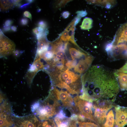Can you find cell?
Instances as JSON below:
<instances>
[{
  "mask_svg": "<svg viewBox=\"0 0 127 127\" xmlns=\"http://www.w3.org/2000/svg\"><path fill=\"white\" fill-rule=\"evenodd\" d=\"M82 99L93 103L113 102L119 87L114 72L101 65L91 66L81 77Z\"/></svg>",
  "mask_w": 127,
  "mask_h": 127,
  "instance_id": "6da1fadb",
  "label": "cell"
},
{
  "mask_svg": "<svg viewBox=\"0 0 127 127\" xmlns=\"http://www.w3.org/2000/svg\"><path fill=\"white\" fill-rule=\"evenodd\" d=\"M53 87L67 91L71 94L79 95L82 92L81 77L65 67L55 69L49 73Z\"/></svg>",
  "mask_w": 127,
  "mask_h": 127,
  "instance_id": "7a4b0ae2",
  "label": "cell"
},
{
  "mask_svg": "<svg viewBox=\"0 0 127 127\" xmlns=\"http://www.w3.org/2000/svg\"><path fill=\"white\" fill-rule=\"evenodd\" d=\"M63 108L50 91L43 100H39L31 106V110L39 120L42 121L55 117Z\"/></svg>",
  "mask_w": 127,
  "mask_h": 127,
  "instance_id": "3957f363",
  "label": "cell"
},
{
  "mask_svg": "<svg viewBox=\"0 0 127 127\" xmlns=\"http://www.w3.org/2000/svg\"><path fill=\"white\" fill-rule=\"evenodd\" d=\"M75 113L81 118L95 123L94 116L93 103L81 98L79 95L73 98Z\"/></svg>",
  "mask_w": 127,
  "mask_h": 127,
  "instance_id": "277c9868",
  "label": "cell"
},
{
  "mask_svg": "<svg viewBox=\"0 0 127 127\" xmlns=\"http://www.w3.org/2000/svg\"><path fill=\"white\" fill-rule=\"evenodd\" d=\"M94 116L96 123L102 124L106 117V114L113 106V102L107 101L93 103Z\"/></svg>",
  "mask_w": 127,
  "mask_h": 127,
  "instance_id": "5b68a950",
  "label": "cell"
},
{
  "mask_svg": "<svg viewBox=\"0 0 127 127\" xmlns=\"http://www.w3.org/2000/svg\"><path fill=\"white\" fill-rule=\"evenodd\" d=\"M0 127H11L14 123L10 104L7 99L0 102Z\"/></svg>",
  "mask_w": 127,
  "mask_h": 127,
  "instance_id": "8992f818",
  "label": "cell"
},
{
  "mask_svg": "<svg viewBox=\"0 0 127 127\" xmlns=\"http://www.w3.org/2000/svg\"><path fill=\"white\" fill-rule=\"evenodd\" d=\"M50 91L59 101L63 108L70 110L74 106L73 98L67 91L59 90L56 87H53Z\"/></svg>",
  "mask_w": 127,
  "mask_h": 127,
  "instance_id": "52a82bcc",
  "label": "cell"
},
{
  "mask_svg": "<svg viewBox=\"0 0 127 127\" xmlns=\"http://www.w3.org/2000/svg\"><path fill=\"white\" fill-rule=\"evenodd\" d=\"M57 127H77V116L74 114L71 116H66L63 109H62L54 118Z\"/></svg>",
  "mask_w": 127,
  "mask_h": 127,
  "instance_id": "ba28073f",
  "label": "cell"
},
{
  "mask_svg": "<svg viewBox=\"0 0 127 127\" xmlns=\"http://www.w3.org/2000/svg\"><path fill=\"white\" fill-rule=\"evenodd\" d=\"M12 118L15 125L21 127H39L40 120L33 114L23 116L13 114Z\"/></svg>",
  "mask_w": 127,
  "mask_h": 127,
  "instance_id": "9c48e42d",
  "label": "cell"
},
{
  "mask_svg": "<svg viewBox=\"0 0 127 127\" xmlns=\"http://www.w3.org/2000/svg\"><path fill=\"white\" fill-rule=\"evenodd\" d=\"M2 33H0V55L3 57L14 52L15 46L12 41Z\"/></svg>",
  "mask_w": 127,
  "mask_h": 127,
  "instance_id": "30bf717a",
  "label": "cell"
},
{
  "mask_svg": "<svg viewBox=\"0 0 127 127\" xmlns=\"http://www.w3.org/2000/svg\"><path fill=\"white\" fill-rule=\"evenodd\" d=\"M115 117L113 127H124L127 124V107H115Z\"/></svg>",
  "mask_w": 127,
  "mask_h": 127,
  "instance_id": "8fae6325",
  "label": "cell"
},
{
  "mask_svg": "<svg viewBox=\"0 0 127 127\" xmlns=\"http://www.w3.org/2000/svg\"><path fill=\"white\" fill-rule=\"evenodd\" d=\"M94 58L88 54L82 58L74 68L75 72L80 74L84 73L90 67Z\"/></svg>",
  "mask_w": 127,
  "mask_h": 127,
  "instance_id": "7c38bea8",
  "label": "cell"
},
{
  "mask_svg": "<svg viewBox=\"0 0 127 127\" xmlns=\"http://www.w3.org/2000/svg\"><path fill=\"white\" fill-rule=\"evenodd\" d=\"M111 43L113 45L123 44L127 45V22L119 28Z\"/></svg>",
  "mask_w": 127,
  "mask_h": 127,
  "instance_id": "4fadbf2b",
  "label": "cell"
},
{
  "mask_svg": "<svg viewBox=\"0 0 127 127\" xmlns=\"http://www.w3.org/2000/svg\"><path fill=\"white\" fill-rule=\"evenodd\" d=\"M127 49V45L125 44H121L116 45L112 44L111 48L107 52L109 57L113 60H116Z\"/></svg>",
  "mask_w": 127,
  "mask_h": 127,
  "instance_id": "5bb4252c",
  "label": "cell"
},
{
  "mask_svg": "<svg viewBox=\"0 0 127 127\" xmlns=\"http://www.w3.org/2000/svg\"><path fill=\"white\" fill-rule=\"evenodd\" d=\"M114 74L120 89L122 91L127 90V73L116 71Z\"/></svg>",
  "mask_w": 127,
  "mask_h": 127,
  "instance_id": "9a60e30c",
  "label": "cell"
},
{
  "mask_svg": "<svg viewBox=\"0 0 127 127\" xmlns=\"http://www.w3.org/2000/svg\"><path fill=\"white\" fill-rule=\"evenodd\" d=\"M69 51L72 60L80 59L88 54L72 48H70Z\"/></svg>",
  "mask_w": 127,
  "mask_h": 127,
  "instance_id": "2e32d148",
  "label": "cell"
},
{
  "mask_svg": "<svg viewBox=\"0 0 127 127\" xmlns=\"http://www.w3.org/2000/svg\"><path fill=\"white\" fill-rule=\"evenodd\" d=\"M115 123L114 113L111 109L107 114L105 122L102 127H113Z\"/></svg>",
  "mask_w": 127,
  "mask_h": 127,
  "instance_id": "e0dca14e",
  "label": "cell"
},
{
  "mask_svg": "<svg viewBox=\"0 0 127 127\" xmlns=\"http://www.w3.org/2000/svg\"><path fill=\"white\" fill-rule=\"evenodd\" d=\"M93 21L90 18L86 17L84 18L80 26L81 29L87 30L91 28L92 26Z\"/></svg>",
  "mask_w": 127,
  "mask_h": 127,
  "instance_id": "ac0fdd59",
  "label": "cell"
},
{
  "mask_svg": "<svg viewBox=\"0 0 127 127\" xmlns=\"http://www.w3.org/2000/svg\"><path fill=\"white\" fill-rule=\"evenodd\" d=\"M85 119L83 120H78L77 127H99L98 126L91 121Z\"/></svg>",
  "mask_w": 127,
  "mask_h": 127,
  "instance_id": "d6986e66",
  "label": "cell"
},
{
  "mask_svg": "<svg viewBox=\"0 0 127 127\" xmlns=\"http://www.w3.org/2000/svg\"><path fill=\"white\" fill-rule=\"evenodd\" d=\"M39 127H57L52 118H49L40 122Z\"/></svg>",
  "mask_w": 127,
  "mask_h": 127,
  "instance_id": "ffe728a7",
  "label": "cell"
},
{
  "mask_svg": "<svg viewBox=\"0 0 127 127\" xmlns=\"http://www.w3.org/2000/svg\"><path fill=\"white\" fill-rule=\"evenodd\" d=\"M0 9L2 11H6L14 5L11 0H0Z\"/></svg>",
  "mask_w": 127,
  "mask_h": 127,
  "instance_id": "44dd1931",
  "label": "cell"
},
{
  "mask_svg": "<svg viewBox=\"0 0 127 127\" xmlns=\"http://www.w3.org/2000/svg\"><path fill=\"white\" fill-rule=\"evenodd\" d=\"M61 40L64 41H69L68 31L66 30L64 31L61 36Z\"/></svg>",
  "mask_w": 127,
  "mask_h": 127,
  "instance_id": "7402d4cb",
  "label": "cell"
},
{
  "mask_svg": "<svg viewBox=\"0 0 127 127\" xmlns=\"http://www.w3.org/2000/svg\"><path fill=\"white\" fill-rule=\"evenodd\" d=\"M44 29L41 27H36L32 30L33 32L36 35L40 34H44Z\"/></svg>",
  "mask_w": 127,
  "mask_h": 127,
  "instance_id": "603a6c76",
  "label": "cell"
},
{
  "mask_svg": "<svg viewBox=\"0 0 127 127\" xmlns=\"http://www.w3.org/2000/svg\"><path fill=\"white\" fill-rule=\"evenodd\" d=\"M77 17L81 18L84 17L87 15V13L86 11H77Z\"/></svg>",
  "mask_w": 127,
  "mask_h": 127,
  "instance_id": "cb8c5ba5",
  "label": "cell"
},
{
  "mask_svg": "<svg viewBox=\"0 0 127 127\" xmlns=\"http://www.w3.org/2000/svg\"><path fill=\"white\" fill-rule=\"evenodd\" d=\"M37 25L38 27H41L44 29L46 28L47 26L46 22L43 20H41L39 21Z\"/></svg>",
  "mask_w": 127,
  "mask_h": 127,
  "instance_id": "d4e9b609",
  "label": "cell"
},
{
  "mask_svg": "<svg viewBox=\"0 0 127 127\" xmlns=\"http://www.w3.org/2000/svg\"><path fill=\"white\" fill-rule=\"evenodd\" d=\"M117 71L124 73H127V62L122 67L117 70Z\"/></svg>",
  "mask_w": 127,
  "mask_h": 127,
  "instance_id": "484cf974",
  "label": "cell"
},
{
  "mask_svg": "<svg viewBox=\"0 0 127 127\" xmlns=\"http://www.w3.org/2000/svg\"><path fill=\"white\" fill-rule=\"evenodd\" d=\"M28 22V19L26 18H22L20 20V23L22 25H27Z\"/></svg>",
  "mask_w": 127,
  "mask_h": 127,
  "instance_id": "4316f807",
  "label": "cell"
},
{
  "mask_svg": "<svg viewBox=\"0 0 127 127\" xmlns=\"http://www.w3.org/2000/svg\"><path fill=\"white\" fill-rule=\"evenodd\" d=\"M24 17H27L29 18L31 20L32 19V17L31 13L28 11H24L23 14Z\"/></svg>",
  "mask_w": 127,
  "mask_h": 127,
  "instance_id": "83f0119b",
  "label": "cell"
},
{
  "mask_svg": "<svg viewBox=\"0 0 127 127\" xmlns=\"http://www.w3.org/2000/svg\"><path fill=\"white\" fill-rule=\"evenodd\" d=\"M13 23V21L9 19L7 20L5 22L4 26L8 27L10 26Z\"/></svg>",
  "mask_w": 127,
  "mask_h": 127,
  "instance_id": "f1b7e54d",
  "label": "cell"
},
{
  "mask_svg": "<svg viewBox=\"0 0 127 127\" xmlns=\"http://www.w3.org/2000/svg\"><path fill=\"white\" fill-rule=\"evenodd\" d=\"M70 14V13L68 11H65L62 13V16L64 18L66 19L68 18Z\"/></svg>",
  "mask_w": 127,
  "mask_h": 127,
  "instance_id": "f546056e",
  "label": "cell"
},
{
  "mask_svg": "<svg viewBox=\"0 0 127 127\" xmlns=\"http://www.w3.org/2000/svg\"><path fill=\"white\" fill-rule=\"evenodd\" d=\"M11 26L8 27L4 26L3 28V30L4 32H5L12 31L11 30Z\"/></svg>",
  "mask_w": 127,
  "mask_h": 127,
  "instance_id": "4dcf8cb0",
  "label": "cell"
},
{
  "mask_svg": "<svg viewBox=\"0 0 127 127\" xmlns=\"http://www.w3.org/2000/svg\"><path fill=\"white\" fill-rule=\"evenodd\" d=\"M121 58L124 59H127V49L123 53Z\"/></svg>",
  "mask_w": 127,
  "mask_h": 127,
  "instance_id": "1f68e13d",
  "label": "cell"
},
{
  "mask_svg": "<svg viewBox=\"0 0 127 127\" xmlns=\"http://www.w3.org/2000/svg\"><path fill=\"white\" fill-rule=\"evenodd\" d=\"M30 3H27L21 5L20 7V8L21 9H24L26 8L30 4Z\"/></svg>",
  "mask_w": 127,
  "mask_h": 127,
  "instance_id": "d6a6232c",
  "label": "cell"
},
{
  "mask_svg": "<svg viewBox=\"0 0 127 127\" xmlns=\"http://www.w3.org/2000/svg\"><path fill=\"white\" fill-rule=\"evenodd\" d=\"M81 18L77 17L75 19V22L74 24V26L76 25L80 21Z\"/></svg>",
  "mask_w": 127,
  "mask_h": 127,
  "instance_id": "836d02e7",
  "label": "cell"
},
{
  "mask_svg": "<svg viewBox=\"0 0 127 127\" xmlns=\"http://www.w3.org/2000/svg\"><path fill=\"white\" fill-rule=\"evenodd\" d=\"M17 28L15 26H13L11 27V31L13 32H15L17 31Z\"/></svg>",
  "mask_w": 127,
  "mask_h": 127,
  "instance_id": "e575fe53",
  "label": "cell"
},
{
  "mask_svg": "<svg viewBox=\"0 0 127 127\" xmlns=\"http://www.w3.org/2000/svg\"><path fill=\"white\" fill-rule=\"evenodd\" d=\"M27 1L28 2V3H30L32 2L34 0H27Z\"/></svg>",
  "mask_w": 127,
  "mask_h": 127,
  "instance_id": "d590c367",
  "label": "cell"
},
{
  "mask_svg": "<svg viewBox=\"0 0 127 127\" xmlns=\"http://www.w3.org/2000/svg\"><path fill=\"white\" fill-rule=\"evenodd\" d=\"M12 127H21L19 126H18L17 125H15L14 126Z\"/></svg>",
  "mask_w": 127,
  "mask_h": 127,
  "instance_id": "8d00e7d4",
  "label": "cell"
}]
</instances>
